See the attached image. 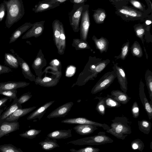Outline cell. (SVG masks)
Listing matches in <instances>:
<instances>
[{"label": "cell", "mask_w": 152, "mask_h": 152, "mask_svg": "<svg viewBox=\"0 0 152 152\" xmlns=\"http://www.w3.org/2000/svg\"><path fill=\"white\" fill-rule=\"evenodd\" d=\"M7 12L5 24L8 28L15 23L18 22L23 17L25 10L22 0H4Z\"/></svg>", "instance_id": "obj_1"}, {"label": "cell", "mask_w": 152, "mask_h": 152, "mask_svg": "<svg viewBox=\"0 0 152 152\" xmlns=\"http://www.w3.org/2000/svg\"><path fill=\"white\" fill-rule=\"evenodd\" d=\"M111 121L110 128L107 132L122 140L132 133L131 123L126 117H116Z\"/></svg>", "instance_id": "obj_2"}, {"label": "cell", "mask_w": 152, "mask_h": 152, "mask_svg": "<svg viewBox=\"0 0 152 152\" xmlns=\"http://www.w3.org/2000/svg\"><path fill=\"white\" fill-rule=\"evenodd\" d=\"M113 140L107 136L104 132H100L97 134L69 142L66 144H72L75 145H99L112 143Z\"/></svg>", "instance_id": "obj_3"}, {"label": "cell", "mask_w": 152, "mask_h": 152, "mask_svg": "<svg viewBox=\"0 0 152 152\" xmlns=\"http://www.w3.org/2000/svg\"><path fill=\"white\" fill-rule=\"evenodd\" d=\"M50 66L51 69L50 75H49V71L46 68L43 71L45 74L44 76L36 77L34 81L36 84L44 87H54L58 84L61 76V71Z\"/></svg>", "instance_id": "obj_4"}, {"label": "cell", "mask_w": 152, "mask_h": 152, "mask_svg": "<svg viewBox=\"0 0 152 152\" xmlns=\"http://www.w3.org/2000/svg\"><path fill=\"white\" fill-rule=\"evenodd\" d=\"M114 71L104 74L97 82L92 89L91 93L95 94L108 87L116 78Z\"/></svg>", "instance_id": "obj_5"}, {"label": "cell", "mask_w": 152, "mask_h": 152, "mask_svg": "<svg viewBox=\"0 0 152 152\" xmlns=\"http://www.w3.org/2000/svg\"><path fill=\"white\" fill-rule=\"evenodd\" d=\"M84 4H74L72 9L69 14L70 24L75 32L79 31L80 23Z\"/></svg>", "instance_id": "obj_6"}, {"label": "cell", "mask_w": 152, "mask_h": 152, "mask_svg": "<svg viewBox=\"0 0 152 152\" xmlns=\"http://www.w3.org/2000/svg\"><path fill=\"white\" fill-rule=\"evenodd\" d=\"M79 27L80 39L86 41L90 25L89 14L88 7L85 5L81 16Z\"/></svg>", "instance_id": "obj_7"}, {"label": "cell", "mask_w": 152, "mask_h": 152, "mask_svg": "<svg viewBox=\"0 0 152 152\" xmlns=\"http://www.w3.org/2000/svg\"><path fill=\"white\" fill-rule=\"evenodd\" d=\"M61 123L69 124H88L93 125L102 128L104 129L108 130L110 126L105 124H102L92 121L85 118L77 117L69 118L62 120Z\"/></svg>", "instance_id": "obj_8"}, {"label": "cell", "mask_w": 152, "mask_h": 152, "mask_svg": "<svg viewBox=\"0 0 152 152\" xmlns=\"http://www.w3.org/2000/svg\"><path fill=\"white\" fill-rule=\"evenodd\" d=\"M47 64L46 60L42 50L40 49L31 65L37 77H40L43 75L44 72H42V69L46 66Z\"/></svg>", "instance_id": "obj_9"}, {"label": "cell", "mask_w": 152, "mask_h": 152, "mask_svg": "<svg viewBox=\"0 0 152 152\" xmlns=\"http://www.w3.org/2000/svg\"><path fill=\"white\" fill-rule=\"evenodd\" d=\"M45 20L37 22L34 23L32 26L22 37V39H26L33 37L37 38L42 34L44 29Z\"/></svg>", "instance_id": "obj_10"}, {"label": "cell", "mask_w": 152, "mask_h": 152, "mask_svg": "<svg viewBox=\"0 0 152 152\" xmlns=\"http://www.w3.org/2000/svg\"><path fill=\"white\" fill-rule=\"evenodd\" d=\"M10 50L17 59L19 65L21 68L22 74L25 78L31 81H34L36 78L35 76L31 72L30 67L27 63L17 53H15L13 50L11 49Z\"/></svg>", "instance_id": "obj_11"}, {"label": "cell", "mask_w": 152, "mask_h": 152, "mask_svg": "<svg viewBox=\"0 0 152 152\" xmlns=\"http://www.w3.org/2000/svg\"><path fill=\"white\" fill-rule=\"evenodd\" d=\"M74 104L70 102L64 104L51 112L47 117L48 118L64 117L70 111Z\"/></svg>", "instance_id": "obj_12"}, {"label": "cell", "mask_w": 152, "mask_h": 152, "mask_svg": "<svg viewBox=\"0 0 152 152\" xmlns=\"http://www.w3.org/2000/svg\"><path fill=\"white\" fill-rule=\"evenodd\" d=\"M145 85L141 80L139 85V95L140 100L148 116L149 119L152 118V105L147 98L144 92Z\"/></svg>", "instance_id": "obj_13"}, {"label": "cell", "mask_w": 152, "mask_h": 152, "mask_svg": "<svg viewBox=\"0 0 152 152\" xmlns=\"http://www.w3.org/2000/svg\"><path fill=\"white\" fill-rule=\"evenodd\" d=\"M116 64L113 67V71L116 74L120 88L122 91L126 93L128 90V82L125 72L123 68Z\"/></svg>", "instance_id": "obj_14"}, {"label": "cell", "mask_w": 152, "mask_h": 152, "mask_svg": "<svg viewBox=\"0 0 152 152\" xmlns=\"http://www.w3.org/2000/svg\"><path fill=\"white\" fill-rule=\"evenodd\" d=\"M18 121L10 122L4 120L0 123V138L19 129Z\"/></svg>", "instance_id": "obj_15"}, {"label": "cell", "mask_w": 152, "mask_h": 152, "mask_svg": "<svg viewBox=\"0 0 152 152\" xmlns=\"http://www.w3.org/2000/svg\"><path fill=\"white\" fill-rule=\"evenodd\" d=\"M36 108V107L34 106L28 108H19L7 117L4 120L10 122L18 121L20 118L26 115Z\"/></svg>", "instance_id": "obj_16"}, {"label": "cell", "mask_w": 152, "mask_h": 152, "mask_svg": "<svg viewBox=\"0 0 152 152\" xmlns=\"http://www.w3.org/2000/svg\"><path fill=\"white\" fill-rule=\"evenodd\" d=\"M30 84V83L24 81H9L0 83V91L17 89L25 87Z\"/></svg>", "instance_id": "obj_17"}, {"label": "cell", "mask_w": 152, "mask_h": 152, "mask_svg": "<svg viewBox=\"0 0 152 152\" xmlns=\"http://www.w3.org/2000/svg\"><path fill=\"white\" fill-rule=\"evenodd\" d=\"M50 101L45 104L31 113L27 117L28 120H31L38 118L39 120L45 113L46 110L54 102Z\"/></svg>", "instance_id": "obj_18"}, {"label": "cell", "mask_w": 152, "mask_h": 152, "mask_svg": "<svg viewBox=\"0 0 152 152\" xmlns=\"http://www.w3.org/2000/svg\"><path fill=\"white\" fill-rule=\"evenodd\" d=\"M98 127L88 124H78L73 128L78 134L81 135H86L93 133L98 129Z\"/></svg>", "instance_id": "obj_19"}, {"label": "cell", "mask_w": 152, "mask_h": 152, "mask_svg": "<svg viewBox=\"0 0 152 152\" xmlns=\"http://www.w3.org/2000/svg\"><path fill=\"white\" fill-rule=\"evenodd\" d=\"M33 23L26 22L16 29L12 34L10 38L9 43L16 40L23 33L28 30L33 26Z\"/></svg>", "instance_id": "obj_20"}, {"label": "cell", "mask_w": 152, "mask_h": 152, "mask_svg": "<svg viewBox=\"0 0 152 152\" xmlns=\"http://www.w3.org/2000/svg\"><path fill=\"white\" fill-rule=\"evenodd\" d=\"M60 5L58 4H51L47 0H44L39 2L32 10L35 13L42 12L56 7Z\"/></svg>", "instance_id": "obj_21"}, {"label": "cell", "mask_w": 152, "mask_h": 152, "mask_svg": "<svg viewBox=\"0 0 152 152\" xmlns=\"http://www.w3.org/2000/svg\"><path fill=\"white\" fill-rule=\"evenodd\" d=\"M18 98L13 100L12 103L0 116V123L13 113L17 109L22 108L21 104L18 102Z\"/></svg>", "instance_id": "obj_22"}, {"label": "cell", "mask_w": 152, "mask_h": 152, "mask_svg": "<svg viewBox=\"0 0 152 152\" xmlns=\"http://www.w3.org/2000/svg\"><path fill=\"white\" fill-rule=\"evenodd\" d=\"M72 136L71 129L59 130L53 131L49 133L47 137L52 139H65Z\"/></svg>", "instance_id": "obj_23"}, {"label": "cell", "mask_w": 152, "mask_h": 152, "mask_svg": "<svg viewBox=\"0 0 152 152\" xmlns=\"http://www.w3.org/2000/svg\"><path fill=\"white\" fill-rule=\"evenodd\" d=\"M110 95L116 101L123 104H126L131 99L126 93L119 90L112 91Z\"/></svg>", "instance_id": "obj_24"}, {"label": "cell", "mask_w": 152, "mask_h": 152, "mask_svg": "<svg viewBox=\"0 0 152 152\" xmlns=\"http://www.w3.org/2000/svg\"><path fill=\"white\" fill-rule=\"evenodd\" d=\"M60 22L58 20L55 19L53 21L52 24L53 41L57 49L58 48L61 34Z\"/></svg>", "instance_id": "obj_25"}, {"label": "cell", "mask_w": 152, "mask_h": 152, "mask_svg": "<svg viewBox=\"0 0 152 152\" xmlns=\"http://www.w3.org/2000/svg\"><path fill=\"white\" fill-rule=\"evenodd\" d=\"M56 139H51L47 137L44 141L40 142L39 144L42 148L45 151H50L60 146L57 143Z\"/></svg>", "instance_id": "obj_26"}, {"label": "cell", "mask_w": 152, "mask_h": 152, "mask_svg": "<svg viewBox=\"0 0 152 152\" xmlns=\"http://www.w3.org/2000/svg\"><path fill=\"white\" fill-rule=\"evenodd\" d=\"M61 34L59 39L58 53L60 55H63L66 48V36L63 24L60 22Z\"/></svg>", "instance_id": "obj_27"}, {"label": "cell", "mask_w": 152, "mask_h": 152, "mask_svg": "<svg viewBox=\"0 0 152 152\" xmlns=\"http://www.w3.org/2000/svg\"><path fill=\"white\" fill-rule=\"evenodd\" d=\"M4 62L10 68H18L19 66L17 59L13 54L6 53L4 54Z\"/></svg>", "instance_id": "obj_28"}, {"label": "cell", "mask_w": 152, "mask_h": 152, "mask_svg": "<svg viewBox=\"0 0 152 152\" xmlns=\"http://www.w3.org/2000/svg\"><path fill=\"white\" fill-rule=\"evenodd\" d=\"M72 45V47L75 48L76 50L90 48L89 46L86 41H84L80 39H73Z\"/></svg>", "instance_id": "obj_29"}, {"label": "cell", "mask_w": 152, "mask_h": 152, "mask_svg": "<svg viewBox=\"0 0 152 152\" xmlns=\"http://www.w3.org/2000/svg\"><path fill=\"white\" fill-rule=\"evenodd\" d=\"M145 77L151 100L149 103L152 105V72L150 71L147 70L145 74Z\"/></svg>", "instance_id": "obj_30"}, {"label": "cell", "mask_w": 152, "mask_h": 152, "mask_svg": "<svg viewBox=\"0 0 152 152\" xmlns=\"http://www.w3.org/2000/svg\"><path fill=\"white\" fill-rule=\"evenodd\" d=\"M139 130L145 134H148L151 128L152 124L151 122L146 120L138 121Z\"/></svg>", "instance_id": "obj_31"}, {"label": "cell", "mask_w": 152, "mask_h": 152, "mask_svg": "<svg viewBox=\"0 0 152 152\" xmlns=\"http://www.w3.org/2000/svg\"><path fill=\"white\" fill-rule=\"evenodd\" d=\"M97 48L102 53L106 50L107 46V42L106 39L103 37L100 39H97L95 37H93Z\"/></svg>", "instance_id": "obj_32"}, {"label": "cell", "mask_w": 152, "mask_h": 152, "mask_svg": "<svg viewBox=\"0 0 152 152\" xmlns=\"http://www.w3.org/2000/svg\"><path fill=\"white\" fill-rule=\"evenodd\" d=\"M120 12L123 14L133 17H140L142 16L141 13L131 8L123 7L119 9Z\"/></svg>", "instance_id": "obj_33"}, {"label": "cell", "mask_w": 152, "mask_h": 152, "mask_svg": "<svg viewBox=\"0 0 152 152\" xmlns=\"http://www.w3.org/2000/svg\"><path fill=\"white\" fill-rule=\"evenodd\" d=\"M104 103L106 108H117L121 106V103L109 94H107V96L105 97Z\"/></svg>", "instance_id": "obj_34"}, {"label": "cell", "mask_w": 152, "mask_h": 152, "mask_svg": "<svg viewBox=\"0 0 152 152\" xmlns=\"http://www.w3.org/2000/svg\"><path fill=\"white\" fill-rule=\"evenodd\" d=\"M95 99H98L99 101L96 105V109L101 115H103L105 114L106 107L104 103L105 97L96 96Z\"/></svg>", "instance_id": "obj_35"}, {"label": "cell", "mask_w": 152, "mask_h": 152, "mask_svg": "<svg viewBox=\"0 0 152 152\" xmlns=\"http://www.w3.org/2000/svg\"><path fill=\"white\" fill-rule=\"evenodd\" d=\"M0 152H23L20 148H18L10 144H5L0 145Z\"/></svg>", "instance_id": "obj_36"}, {"label": "cell", "mask_w": 152, "mask_h": 152, "mask_svg": "<svg viewBox=\"0 0 152 152\" xmlns=\"http://www.w3.org/2000/svg\"><path fill=\"white\" fill-rule=\"evenodd\" d=\"M93 17L95 21L97 23H102L106 17L105 11L101 10H96L93 15Z\"/></svg>", "instance_id": "obj_37"}, {"label": "cell", "mask_w": 152, "mask_h": 152, "mask_svg": "<svg viewBox=\"0 0 152 152\" xmlns=\"http://www.w3.org/2000/svg\"><path fill=\"white\" fill-rule=\"evenodd\" d=\"M41 130L32 129L20 134L19 135L23 137L32 139L36 137V136L41 132Z\"/></svg>", "instance_id": "obj_38"}, {"label": "cell", "mask_w": 152, "mask_h": 152, "mask_svg": "<svg viewBox=\"0 0 152 152\" xmlns=\"http://www.w3.org/2000/svg\"><path fill=\"white\" fill-rule=\"evenodd\" d=\"M109 62L108 61H105L99 63L96 65L94 72L92 77V80H94L97 77L99 73H100L106 67Z\"/></svg>", "instance_id": "obj_39"}, {"label": "cell", "mask_w": 152, "mask_h": 152, "mask_svg": "<svg viewBox=\"0 0 152 152\" xmlns=\"http://www.w3.org/2000/svg\"><path fill=\"white\" fill-rule=\"evenodd\" d=\"M132 148L134 150H137L142 152L145 147L142 141L139 139H137L132 141L131 143Z\"/></svg>", "instance_id": "obj_40"}, {"label": "cell", "mask_w": 152, "mask_h": 152, "mask_svg": "<svg viewBox=\"0 0 152 152\" xmlns=\"http://www.w3.org/2000/svg\"><path fill=\"white\" fill-rule=\"evenodd\" d=\"M17 89L6 90L0 91V94L4 95L10 98V102L12 99L17 98Z\"/></svg>", "instance_id": "obj_41"}, {"label": "cell", "mask_w": 152, "mask_h": 152, "mask_svg": "<svg viewBox=\"0 0 152 152\" xmlns=\"http://www.w3.org/2000/svg\"><path fill=\"white\" fill-rule=\"evenodd\" d=\"M132 52L134 56L141 57L142 55V49L137 42H134L132 47Z\"/></svg>", "instance_id": "obj_42"}, {"label": "cell", "mask_w": 152, "mask_h": 152, "mask_svg": "<svg viewBox=\"0 0 152 152\" xmlns=\"http://www.w3.org/2000/svg\"><path fill=\"white\" fill-rule=\"evenodd\" d=\"M100 150L98 148L92 146H87L78 150L74 148L70 149L69 151L71 152H99Z\"/></svg>", "instance_id": "obj_43"}, {"label": "cell", "mask_w": 152, "mask_h": 152, "mask_svg": "<svg viewBox=\"0 0 152 152\" xmlns=\"http://www.w3.org/2000/svg\"><path fill=\"white\" fill-rule=\"evenodd\" d=\"M32 96V94L30 92L23 94L19 98L18 102L21 104L28 101Z\"/></svg>", "instance_id": "obj_44"}, {"label": "cell", "mask_w": 152, "mask_h": 152, "mask_svg": "<svg viewBox=\"0 0 152 152\" xmlns=\"http://www.w3.org/2000/svg\"><path fill=\"white\" fill-rule=\"evenodd\" d=\"M140 109L137 102L135 101L132 107L131 111L133 117L135 118H137L139 115Z\"/></svg>", "instance_id": "obj_45"}, {"label": "cell", "mask_w": 152, "mask_h": 152, "mask_svg": "<svg viewBox=\"0 0 152 152\" xmlns=\"http://www.w3.org/2000/svg\"><path fill=\"white\" fill-rule=\"evenodd\" d=\"M50 65L54 69L58 71H61V63L57 59H54L52 60L50 62Z\"/></svg>", "instance_id": "obj_46"}, {"label": "cell", "mask_w": 152, "mask_h": 152, "mask_svg": "<svg viewBox=\"0 0 152 152\" xmlns=\"http://www.w3.org/2000/svg\"><path fill=\"white\" fill-rule=\"evenodd\" d=\"M6 11V4L3 2L0 4V22L4 19Z\"/></svg>", "instance_id": "obj_47"}, {"label": "cell", "mask_w": 152, "mask_h": 152, "mask_svg": "<svg viewBox=\"0 0 152 152\" xmlns=\"http://www.w3.org/2000/svg\"><path fill=\"white\" fill-rule=\"evenodd\" d=\"M145 31V29L142 26H137L135 28V32L136 35L140 38H142Z\"/></svg>", "instance_id": "obj_48"}, {"label": "cell", "mask_w": 152, "mask_h": 152, "mask_svg": "<svg viewBox=\"0 0 152 152\" xmlns=\"http://www.w3.org/2000/svg\"><path fill=\"white\" fill-rule=\"evenodd\" d=\"M129 48V43L126 44L123 47L121 53V58L122 60H124L127 54Z\"/></svg>", "instance_id": "obj_49"}, {"label": "cell", "mask_w": 152, "mask_h": 152, "mask_svg": "<svg viewBox=\"0 0 152 152\" xmlns=\"http://www.w3.org/2000/svg\"><path fill=\"white\" fill-rule=\"evenodd\" d=\"M12 72V70L9 67L0 64V73L1 74L3 73H8Z\"/></svg>", "instance_id": "obj_50"}, {"label": "cell", "mask_w": 152, "mask_h": 152, "mask_svg": "<svg viewBox=\"0 0 152 152\" xmlns=\"http://www.w3.org/2000/svg\"><path fill=\"white\" fill-rule=\"evenodd\" d=\"M130 2L135 7L142 10L143 9V7L139 1L134 0H131L130 1Z\"/></svg>", "instance_id": "obj_51"}, {"label": "cell", "mask_w": 152, "mask_h": 152, "mask_svg": "<svg viewBox=\"0 0 152 152\" xmlns=\"http://www.w3.org/2000/svg\"><path fill=\"white\" fill-rule=\"evenodd\" d=\"M9 99V97L6 96L0 98V109L1 107L6 105V103Z\"/></svg>", "instance_id": "obj_52"}, {"label": "cell", "mask_w": 152, "mask_h": 152, "mask_svg": "<svg viewBox=\"0 0 152 152\" xmlns=\"http://www.w3.org/2000/svg\"><path fill=\"white\" fill-rule=\"evenodd\" d=\"M68 0H47L50 3L52 4H61Z\"/></svg>", "instance_id": "obj_53"}, {"label": "cell", "mask_w": 152, "mask_h": 152, "mask_svg": "<svg viewBox=\"0 0 152 152\" xmlns=\"http://www.w3.org/2000/svg\"><path fill=\"white\" fill-rule=\"evenodd\" d=\"M86 0H70V2L74 4H84Z\"/></svg>", "instance_id": "obj_54"}, {"label": "cell", "mask_w": 152, "mask_h": 152, "mask_svg": "<svg viewBox=\"0 0 152 152\" xmlns=\"http://www.w3.org/2000/svg\"><path fill=\"white\" fill-rule=\"evenodd\" d=\"M145 23L147 25H149L152 22L149 20H147L145 21Z\"/></svg>", "instance_id": "obj_55"}, {"label": "cell", "mask_w": 152, "mask_h": 152, "mask_svg": "<svg viewBox=\"0 0 152 152\" xmlns=\"http://www.w3.org/2000/svg\"><path fill=\"white\" fill-rule=\"evenodd\" d=\"M3 111H4V110L3 109H0V116L1 115V114L2 113H3Z\"/></svg>", "instance_id": "obj_56"}, {"label": "cell", "mask_w": 152, "mask_h": 152, "mask_svg": "<svg viewBox=\"0 0 152 152\" xmlns=\"http://www.w3.org/2000/svg\"><path fill=\"white\" fill-rule=\"evenodd\" d=\"M150 149L151 150H152V141H151V142H150Z\"/></svg>", "instance_id": "obj_57"}, {"label": "cell", "mask_w": 152, "mask_h": 152, "mask_svg": "<svg viewBox=\"0 0 152 152\" xmlns=\"http://www.w3.org/2000/svg\"><path fill=\"white\" fill-rule=\"evenodd\" d=\"M1 73H0V75H1Z\"/></svg>", "instance_id": "obj_58"}]
</instances>
